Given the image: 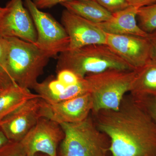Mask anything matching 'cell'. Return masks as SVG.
Masks as SVG:
<instances>
[{"label":"cell","instance_id":"1","mask_svg":"<svg viewBox=\"0 0 156 156\" xmlns=\"http://www.w3.org/2000/svg\"><path fill=\"white\" fill-rule=\"evenodd\" d=\"M94 115L97 128L109 140L112 156H156V124L139 101L125 97L118 110Z\"/></svg>","mask_w":156,"mask_h":156},{"label":"cell","instance_id":"2","mask_svg":"<svg viewBox=\"0 0 156 156\" xmlns=\"http://www.w3.org/2000/svg\"><path fill=\"white\" fill-rule=\"evenodd\" d=\"M56 72L68 69L80 78L108 70H134L107 44L88 45L59 53Z\"/></svg>","mask_w":156,"mask_h":156},{"label":"cell","instance_id":"3","mask_svg":"<svg viewBox=\"0 0 156 156\" xmlns=\"http://www.w3.org/2000/svg\"><path fill=\"white\" fill-rule=\"evenodd\" d=\"M7 67L14 83L33 89L51 58L35 44L17 38H7Z\"/></svg>","mask_w":156,"mask_h":156},{"label":"cell","instance_id":"4","mask_svg":"<svg viewBox=\"0 0 156 156\" xmlns=\"http://www.w3.org/2000/svg\"><path fill=\"white\" fill-rule=\"evenodd\" d=\"M136 70L112 69L85 77L92 100V112L118 110L127 92H130Z\"/></svg>","mask_w":156,"mask_h":156},{"label":"cell","instance_id":"5","mask_svg":"<svg viewBox=\"0 0 156 156\" xmlns=\"http://www.w3.org/2000/svg\"><path fill=\"white\" fill-rule=\"evenodd\" d=\"M64 136L60 145L61 156H106L110 142L89 116L75 123L60 124Z\"/></svg>","mask_w":156,"mask_h":156},{"label":"cell","instance_id":"6","mask_svg":"<svg viewBox=\"0 0 156 156\" xmlns=\"http://www.w3.org/2000/svg\"><path fill=\"white\" fill-rule=\"evenodd\" d=\"M36 30L35 44L50 57L68 50L69 40L63 26L51 15L38 9L33 0H23Z\"/></svg>","mask_w":156,"mask_h":156},{"label":"cell","instance_id":"7","mask_svg":"<svg viewBox=\"0 0 156 156\" xmlns=\"http://www.w3.org/2000/svg\"><path fill=\"white\" fill-rule=\"evenodd\" d=\"M23 0H10L0 15V36L35 44L36 30Z\"/></svg>","mask_w":156,"mask_h":156},{"label":"cell","instance_id":"8","mask_svg":"<svg viewBox=\"0 0 156 156\" xmlns=\"http://www.w3.org/2000/svg\"><path fill=\"white\" fill-rule=\"evenodd\" d=\"M64 136L60 124L41 117L20 142L27 156H34L39 152L58 156L57 147Z\"/></svg>","mask_w":156,"mask_h":156},{"label":"cell","instance_id":"9","mask_svg":"<svg viewBox=\"0 0 156 156\" xmlns=\"http://www.w3.org/2000/svg\"><path fill=\"white\" fill-rule=\"evenodd\" d=\"M42 99H30L0 121V128L9 141L20 142L41 118Z\"/></svg>","mask_w":156,"mask_h":156},{"label":"cell","instance_id":"10","mask_svg":"<svg viewBox=\"0 0 156 156\" xmlns=\"http://www.w3.org/2000/svg\"><path fill=\"white\" fill-rule=\"evenodd\" d=\"M61 22L69 40L68 50L94 44H106V34L96 24L65 9Z\"/></svg>","mask_w":156,"mask_h":156},{"label":"cell","instance_id":"11","mask_svg":"<svg viewBox=\"0 0 156 156\" xmlns=\"http://www.w3.org/2000/svg\"><path fill=\"white\" fill-rule=\"evenodd\" d=\"M92 106V97L88 92L57 103H48L43 100L41 115L59 124L77 123L89 116Z\"/></svg>","mask_w":156,"mask_h":156},{"label":"cell","instance_id":"12","mask_svg":"<svg viewBox=\"0 0 156 156\" xmlns=\"http://www.w3.org/2000/svg\"><path fill=\"white\" fill-rule=\"evenodd\" d=\"M107 44L133 70L150 61V47L147 37L106 34Z\"/></svg>","mask_w":156,"mask_h":156},{"label":"cell","instance_id":"13","mask_svg":"<svg viewBox=\"0 0 156 156\" xmlns=\"http://www.w3.org/2000/svg\"><path fill=\"white\" fill-rule=\"evenodd\" d=\"M34 90L46 102L55 103L68 100L89 92L86 78L73 86L64 85L56 79H47L36 84Z\"/></svg>","mask_w":156,"mask_h":156},{"label":"cell","instance_id":"14","mask_svg":"<svg viewBox=\"0 0 156 156\" xmlns=\"http://www.w3.org/2000/svg\"><path fill=\"white\" fill-rule=\"evenodd\" d=\"M139 9L134 6H128L113 14L112 18L108 21L96 24L106 34L147 37L148 34L140 27L136 21Z\"/></svg>","mask_w":156,"mask_h":156},{"label":"cell","instance_id":"15","mask_svg":"<svg viewBox=\"0 0 156 156\" xmlns=\"http://www.w3.org/2000/svg\"><path fill=\"white\" fill-rule=\"evenodd\" d=\"M129 92L132 97L139 100L156 97V63L150 60L136 70Z\"/></svg>","mask_w":156,"mask_h":156},{"label":"cell","instance_id":"16","mask_svg":"<svg viewBox=\"0 0 156 156\" xmlns=\"http://www.w3.org/2000/svg\"><path fill=\"white\" fill-rule=\"evenodd\" d=\"M61 5L70 12L95 23L106 22L112 16L95 0H73Z\"/></svg>","mask_w":156,"mask_h":156},{"label":"cell","instance_id":"17","mask_svg":"<svg viewBox=\"0 0 156 156\" xmlns=\"http://www.w3.org/2000/svg\"><path fill=\"white\" fill-rule=\"evenodd\" d=\"M40 95L30 89L17 85L6 87L0 92V121L5 119L27 101Z\"/></svg>","mask_w":156,"mask_h":156},{"label":"cell","instance_id":"18","mask_svg":"<svg viewBox=\"0 0 156 156\" xmlns=\"http://www.w3.org/2000/svg\"><path fill=\"white\" fill-rule=\"evenodd\" d=\"M136 18L140 27L147 33L156 30V3L139 8Z\"/></svg>","mask_w":156,"mask_h":156},{"label":"cell","instance_id":"19","mask_svg":"<svg viewBox=\"0 0 156 156\" xmlns=\"http://www.w3.org/2000/svg\"><path fill=\"white\" fill-rule=\"evenodd\" d=\"M0 82L4 88L17 85L11 79L7 67L6 39L0 36Z\"/></svg>","mask_w":156,"mask_h":156},{"label":"cell","instance_id":"20","mask_svg":"<svg viewBox=\"0 0 156 156\" xmlns=\"http://www.w3.org/2000/svg\"><path fill=\"white\" fill-rule=\"evenodd\" d=\"M0 156H27V155L20 141H10L0 148Z\"/></svg>","mask_w":156,"mask_h":156},{"label":"cell","instance_id":"21","mask_svg":"<svg viewBox=\"0 0 156 156\" xmlns=\"http://www.w3.org/2000/svg\"><path fill=\"white\" fill-rule=\"evenodd\" d=\"M95 1L112 14L126 9L129 6L126 0H95Z\"/></svg>","mask_w":156,"mask_h":156},{"label":"cell","instance_id":"22","mask_svg":"<svg viewBox=\"0 0 156 156\" xmlns=\"http://www.w3.org/2000/svg\"><path fill=\"white\" fill-rule=\"evenodd\" d=\"M56 79L59 82L67 86L77 84L82 79L75 73L68 69H63L57 72Z\"/></svg>","mask_w":156,"mask_h":156},{"label":"cell","instance_id":"23","mask_svg":"<svg viewBox=\"0 0 156 156\" xmlns=\"http://www.w3.org/2000/svg\"><path fill=\"white\" fill-rule=\"evenodd\" d=\"M136 100L139 101L144 105L156 124V97Z\"/></svg>","mask_w":156,"mask_h":156},{"label":"cell","instance_id":"24","mask_svg":"<svg viewBox=\"0 0 156 156\" xmlns=\"http://www.w3.org/2000/svg\"><path fill=\"white\" fill-rule=\"evenodd\" d=\"M73 0H33L38 9L41 10L50 9L58 4L66 2Z\"/></svg>","mask_w":156,"mask_h":156},{"label":"cell","instance_id":"25","mask_svg":"<svg viewBox=\"0 0 156 156\" xmlns=\"http://www.w3.org/2000/svg\"><path fill=\"white\" fill-rule=\"evenodd\" d=\"M147 37L150 47V60L156 63V30L148 34Z\"/></svg>","mask_w":156,"mask_h":156},{"label":"cell","instance_id":"26","mask_svg":"<svg viewBox=\"0 0 156 156\" xmlns=\"http://www.w3.org/2000/svg\"><path fill=\"white\" fill-rule=\"evenodd\" d=\"M129 6L140 8L156 3V0H126Z\"/></svg>","mask_w":156,"mask_h":156},{"label":"cell","instance_id":"27","mask_svg":"<svg viewBox=\"0 0 156 156\" xmlns=\"http://www.w3.org/2000/svg\"><path fill=\"white\" fill-rule=\"evenodd\" d=\"M10 141L0 128V148L5 145Z\"/></svg>","mask_w":156,"mask_h":156},{"label":"cell","instance_id":"28","mask_svg":"<svg viewBox=\"0 0 156 156\" xmlns=\"http://www.w3.org/2000/svg\"><path fill=\"white\" fill-rule=\"evenodd\" d=\"M4 87H3V85H2V84L1 83V82H0V92L3 90V89H4Z\"/></svg>","mask_w":156,"mask_h":156},{"label":"cell","instance_id":"29","mask_svg":"<svg viewBox=\"0 0 156 156\" xmlns=\"http://www.w3.org/2000/svg\"><path fill=\"white\" fill-rule=\"evenodd\" d=\"M4 9H5V8L0 7V15L2 14L3 11H4Z\"/></svg>","mask_w":156,"mask_h":156},{"label":"cell","instance_id":"30","mask_svg":"<svg viewBox=\"0 0 156 156\" xmlns=\"http://www.w3.org/2000/svg\"><path fill=\"white\" fill-rule=\"evenodd\" d=\"M34 156H37L36 155H35Z\"/></svg>","mask_w":156,"mask_h":156}]
</instances>
